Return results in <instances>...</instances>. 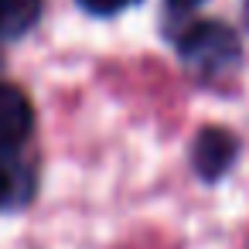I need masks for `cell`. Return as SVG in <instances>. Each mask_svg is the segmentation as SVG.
Listing matches in <instances>:
<instances>
[{
    "label": "cell",
    "instance_id": "5",
    "mask_svg": "<svg viewBox=\"0 0 249 249\" xmlns=\"http://www.w3.org/2000/svg\"><path fill=\"white\" fill-rule=\"evenodd\" d=\"M41 18V0H0V38H18Z\"/></svg>",
    "mask_w": 249,
    "mask_h": 249
},
{
    "label": "cell",
    "instance_id": "3",
    "mask_svg": "<svg viewBox=\"0 0 249 249\" xmlns=\"http://www.w3.org/2000/svg\"><path fill=\"white\" fill-rule=\"evenodd\" d=\"M31 130H35V109L28 96L11 82H0V154L21 147L31 137Z\"/></svg>",
    "mask_w": 249,
    "mask_h": 249
},
{
    "label": "cell",
    "instance_id": "6",
    "mask_svg": "<svg viewBox=\"0 0 249 249\" xmlns=\"http://www.w3.org/2000/svg\"><path fill=\"white\" fill-rule=\"evenodd\" d=\"M79 4H82L89 14H96V18H113V14L126 11L133 0H79Z\"/></svg>",
    "mask_w": 249,
    "mask_h": 249
},
{
    "label": "cell",
    "instance_id": "2",
    "mask_svg": "<svg viewBox=\"0 0 249 249\" xmlns=\"http://www.w3.org/2000/svg\"><path fill=\"white\" fill-rule=\"evenodd\" d=\"M235 154H239V140L222 130V126H205L191 147V164L195 171L205 178V181H215L222 178L232 164H235Z\"/></svg>",
    "mask_w": 249,
    "mask_h": 249
},
{
    "label": "cell",
    "instance_id": "7",
    "mask_svg": "<svg viewBox=\"0 0 249 249\" xmlns=\"http://www.w3.org/2000/svg\"><path fill=\"white\" fill-rule=\"evenodd\" d=\"M171 7H178V11H188V7H198V4H205V0H167Z\"/></svg>",
    "mask_w": 249,
    "mask_h": 249
},
{
    "label": "cell",
    "instance_id": "4",
    "mask_svg": "<svg viewBox=\"0 0 249 249\" xmlns=\"http://www.w3.org/2000/svg\"><path fill=\"white\" fill-rule=\"evenodd\" d=\"M35 198V171L18 154H0V212L24 208Z\"/></svg>",
    "mask_w": 249,
    "mask_h": 249
},
{
    "label": "cell",
    "instance_id": "1",
    "mask_svg": "<svg viewBox=\"0 0 249 249\" xmlns=\"http://www.w3.org/2000/svg\"><path fill=\"white\" fill-rule=\"evenodd\" d=\"M181 58L188 69H195L201 79H222L229 75L239 58H242V48H239V38L232 28L225 24H215V21H201V24H191L184 35H181V45H178Z\"/></svg>",
    "mask_w": 249,
    "mask_h": 249
}]
</instances>
